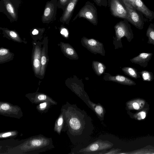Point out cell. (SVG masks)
<instances>
[{
    "label": "cell",
    "instance_id": "35",
    "mask_svg": "<svg viewBox=\"0 0 154 154\" xmlns=\"http://www.w3.org/2000/svg\"><path fill=\"white\" fill-rule=\"evenodd\" d=\"M38 31L36 29H34L32 32V34L33 35H37L38 34Z\"/></svg>",
    "mask_w": 154,
    "mask_h": 154
},
{
    "label": "cell",
    "instance_id": "18",
    "mask_svg": "<svg viewBox=\"0 0 154 154\" xmlns=\"http://www.w3.org/2000/svg\"><path fill=\"white\" fill-rule=\"evenodd\" d=\"M88 102L96 113L100 117L102 118L104 114V110L103 107L100 104H96L90 101H88Z\"/></svg>",
    "mask_w": 154,
    "mask_h": 154
},
{
    "label": "cell",
    "instance_id": "33",
    "mask_svg": "<svg viewBox=\"0 0 154 154\" xmlns=\"http://www.w3.org/2000/svg\"><path fill=\"white\" fill-rule=\"evenodd\" d=\"M47 106V103L46 102L41 103L39 105V107L41 109H43L45 108Z\"/></svg>",
    "mask_w": 154,
    "mask_h": 154
},
{
    "label": "cell",
    "instance_id": "21",
    "mask_svg": "<svg viewBox=\"0 0 154 154\" xmlns=\"http://www.w3.org/2000/svg\"><path fill=\"white\" fill-rule=\"evenodd\" d=\"M123 154H154V149L142 148L136 150L131 152L124 153Z\"/></svg>",
    "mask_w": 154,
    "mask_h": 154
},
{
    "label": "cell",
    "instance_id": "14",
    "mask_svg": "<svg viewBox=\"0 0 154 154\" xmlns=\"http://www.w3.org/2000/svg\"><path fill=\"white\" fill-rule=\"evenodd\" d=\"M41 54L40 49L36 46L35 47L34 54L33 60V65L35 73L36 74L39 73L41 69Z\"/></svg>",
    "mask_w": 154,
    "mask_h": 154
},
{
    "label": "cell",
    "instance_id": "13",
    "mask_svg": "<svg viewBox=\"0 0 154 154\" xmlns=\"http://www.w3.org/2000/svg\"><path fill=\"white\" fill-rule=\"evenodd\" d=\"M54 11V4L51 2L47 3L45 6L42 17V20L43 22H47L51 20Z\"/></svg>",
    "mask_w": 154,
    "mask_h": 154
},
{
    "label": "cell",
    "instance_id": "36",
    "mask_svg": "<svg viewBox=\"0 0 154 154\" xmlns=\"http://www.w3.org/2000/svg\"><path fill=\"white\" fill-rule=\"evenodd\" d=\"M101 0H95V1L98 3H100V2Z\"/></svg>",
    "mask_w": 154,
    "mask_h": 154
},
{
    "label": "cell",
    "instance_id": "17",
    "mask_svg": "<svg viewBox=\"0 0 154 154\" xmlns=\"http://www.w3.org/2000/svg\"><path fill=\"white\" fill-rule=\"evenodd\" d=\"M146 35L148 38L147 43L154 45V23H150Z\"/></svg>",
    "mask_w": 154,
    "mask_h": 154
},
{
    "label": "cell",
    "instance_id": "22",
    "mask_svg": "<svg viewBox=\"0 0 154 154\" xmlns=\"http://www.w3.org/2000/svg\"><path fill=\"white\" fill-rule=\"evenodd\" d=\"M79 119L77 118L72 117L69 120V125L70 127L74 130L79 129L76 124L78 127L80 128L81 127V123Z\"/></svg>",
    "mask_w": 154,
    "mask_h": 154
},
{
    "label": "cell",
    "instance_id": "5",
    "mask_svg": "<svg viewBox=\"0 0 154 154\" xmlns=\"http://www.w3.org/2000/svg\"><path fill=\"white\" fill-rule=\"evenodd\" d=\"M77 15L79 17L85 18L94 25L97 24V10L92 5H85L81 9Z\"/></svg>",
    "mask_w": 154,
    "mask_h": 154
},
{
    "label": "cell",
    "instance_id": "10",
    "mask_svg": "<svg viewBox=\"0 0 154 154\" xmlns=\"http://www.w3.org/2000/svg\"><path fill=\"white\" fill-rule=\"evenodd\" d=\"M146 101L140 98H137L127 102L126 106L129 110L139 111L142 109L145 104Z\"/></svg>",
    "mask_w": 154,
    "mask_h": 154
},
{
    "label": "cell",
    "instance_id": "1",
    "mask_svg": "<svg viewBox=\"0 0 154 154\" xmlns=\"http://www.w3.org/2000/svg\"><path fill=\"white\" fill-rule=\"evenodd\" d=\"M116 36L114 38L113 43L115 49L122 48V38H126L129 42L134 38V34L129 22L126 19L121 20L114 26Z\"/></svg>",
    "mask_w": 154,
    "mask_h": 154
},
{
    "label": "cell",
    "instance_id": "4",
    "mask_svg": "<svg viewBox=\"0 0 154 154\" xmlns=\"http://www.w3.org/2000/svg\"><path fill=\"white\" fill-rule=\"evenodd\" d=\"M125 5L128 12L127 20L137 29H142L144 24L143 15L135 8H131Z\"/></svg>",
    "mask_w": 154,
    "mask_h": 154
},
{
    "label": "cell",
    "instance_id": "12",
    "mask_svg": "<svg viewBox=\"0 0 154 154\" xmlns=\"http://www.w3.org/2000/svg\"><path fill=\"white\" fill-rule=\"evenodd\" d=\"M78 0H70L61 18L62 22H66L69 19Z\"/></svg>",
    "mask_w": 154,
    "mask_h": 154
},
{
    "label": "cell",
    "instance_id": "11",
    "mask_svg": "<svg viewBox=\"0 0 154 154\" xmlns=\"http://www.w3.org/2000/svg\"><path fill=\"white\" fill-rule=\"evenodd\" d=\"M61 47L64 54L69 59L78 60V55L75 49L68 43H61Z\"/></svg>",
    "mask_w": 154,
    "mask_h": 154
},
{
    "label": "cell",
    "instance_id": "28",
    "mask_svg": "<svg viewBox=\"0 0 154 154\" xmlns=\"http://www.w3.org/2000/svg\"><path fill=\"white\" fill-rule=\"evenodd\" d=\"M135 0H122L124 4L131 8H134L133 7V4Z\"/></svg>",
    "mask_w": 154,
    "mask_h": 154
},
{
    "label": "cell",
    "instance_id": "16",
    "mask_svg": "<svg viewBox=\"0 0 154 154\" xmlns=\"http://www.w3.org/2000/svg\"><path fill=\"white\" fill-rule=\"evenodd\" d=\"M92 67L95 73L99 76L103 74L106 68L103 63L95 61H93Z\"/></svg>",
    "mask_w": 154,
    "mask_h": 154
},
{
    "label": "cell",
    "instance_id": "27",
    "mask_svg": "<svg viewBox=\"0 0 154 154\" xmlns=\"http://www.w3.org/2000/svg\"><path fill=\"white\" fill-rule=\"evenodd\" d=\"M36 101H43L46 100L48 98L47 96L44 94H39L37 96Z\"/></svg>",
    "mask_w": 154,
    "mask_h": 154
},
{
    "label": "cell",
    "instance_id": "3",
    "mask_svg": "<svg viewBox=\"0 0 154 154\" xmlns=\"http://www.w3.org/2000/svg\"><path fill=\"white\" fill-rule=\"evenodd\" d=\"M82 45L91 52L105 56V51L102 43L93 38L83 37L81 39Z\"/></svg>",
    "mask_w": 154,
    "mask_h": 154
},
{
    "label": "cell",
    "instance_id": "20",
    "mask_svg": "<svg viewBox=\"0 0 154 154\" xmlns=\"http://www.w3.org/2000/svg\"><path fill=\"white\" fill-rule=\"evenodd\" d=\"M5 4L6 8L9 14L13 19H16V14L11 3L9 1L6 0Z\"/></svg>",
    "mask_w": 154,
    "mask_h": 154
},
{
    "label": "cell",
    "instance_id": "19",
    "mask_svg": "<svg viewBox=\"0 0 154 154\" xmlns=\"http://www.w3.org/2000/svg\"><path fill=\"white\" fill-rule=\"evenodd\" d=\"M145 81L151 82L154 79V75L152 72L146 70H143L139 72Z\"/></svg>",
    "mask_w": 154,
    "mask_h": 154
},
{
    "label": "cell",
    "instance_id": "7",
    "mask_svg": "<svg viewBox=\"0 0 154 154\" xmlns=\"http://www.w3.org/2000/svg\"><path fill=\"white\" fill-rule=\"evenodd\" d=\"M103 79L106 81H112L125 85L132 86L136 84L133 80L125 76L119 75L112 76L109 73H105Z\"/></svg>",
    "mask_w": 154,
    "mask_h": 154
},
{
    "label": "cell",
    "instance_id": "30",
    "mask_svg": "<svg viewBox=\"0 0 154 154\" xmlns=\"http://www.w3.org/2000/svg\"><path fill=\"white\" fill-rule=\"evenodd\" d=\"M121 150V149H112L110 150L108 152H105L104 154H118V152Z\"/></svg>",
    "mask_w": 154,
    "mask_h": 154
},
{
    "label": "cell",
    "instance_id": "26",
    "mask_svg": "<svg viewBox=\"0 0 154 154\" xmlns=\"http://www.w3.org/2000/svg\"><path fill=\"white\" fill-rule=\"evenodd\" d=\"M5 31L8 35L12 38H18L17 34L14 31L8 30H6Z\"/></svg>",
    "mask_w": 154,
    "mask_h": 154
},
{
    "label": "cell",
    "instance_id": "34",
    "mask_svg": "<svg viewBox=\"0 0 154 154\" xmlns=\"http://www.w3.org/2000/svg\"><path fill=\"white\" fill-rule=\"evenodd\" d=\"M70 0H59L60 3L62 5H65L68 3Z\"/></svg>",
    "mask_w": 154,
    "mask_h": 154
},
{
    "label": "cell",
    "instance_id": "24",
    "mask_svg": "<svg viewBox=\"0 0 154 154\" xmlns=\"http://www.w3.org/2000/svg\"><path fill=\"white\" fill-rule=\"evenodd\" d=\"M146 109H144L134 114L133 117L135 119L140 121L146 118Z\"/></svg>",
    "mask_w": 154,
    "mask_h": 154
},
{
    "label": "cell",
    "instance_id": "2",
    "mask_svg": "<svg viewBox=\"0 0 154 154\" xmlns=\"http://www.w3.org/2000/svg\"><path fill=\"white\" fill-rule=\"evenodd\" d=\"M113 144L108 141H103L99 140L91 143L86 147L81 149L79 152L84 154H99L100 152L106 151L111 148Z\"/></svg>",
    "mask_w": 154,
    "mask_h": 154
},
{
    "label": "cell",
    "instance_id": "9",
    "mask_svg": "<svg viewBox=\"0 0 154 154\" xmlns=\"http://www.w3.org/2000/svg\"><path fill=\"white\" fill-rule=\"evenodd\" d=\"M152 55V53H142L130 59V60L132 63L138 64L141 67H146L147 66L148 62L151 59Z\"/></svg>",
    "mask_w": 154,
    "mask_h": 154
},
{
    "label": "cell",
    "instance_id": "29",
    "mask_svg": "<svg viewBox=\"0 0 154 154\" xmlns=\"http://www.w3.org/2000/svg\"><path fill=\"white\" fill-rule=\"evenodd\" d=\"M15 132H8L2 134H0V137L1 138L6 137L10 136L12 135H14L15 134Z\"/></svg>",
    "mask_w": 154,
    "mask_h": 154
},
{
    "label": "cell",
    "instance_id": "25",
    "mask_svg": "<svg viewBox=\"0 0 154 154\" xmlns=\"http://www.w3.org/2000/svg\"><path fill=\"white\" fill-rule=\"evenodd\" d=\"M63 122V116L61 115L58 118L55 126L56 129L58 132L60 133Z\"/></svg>",
    "mask_w": 154,
    "mask_h": 154
},
{
    "label": "cell",
    "instance_id": "31",
    "mask_svg": "<svg viewBox=\"0 0 154 154\" xmlns=\"http://www.w3.org/2000/svg\"><path fill=\"white\" fill-rule=\"evenodd\" d=\"M61 34L63 35L65 37H68V32L67 30L65 28L62 29L60 32Z\"/></svg>",
    "mask_w": 154,
    "mask_h": 154
},
{
    "label": "cell",
    "instance_id": "15",
    "mask_svg": "<svg viewBox=\"0 0 154 154\" xmlns=\"http://www.w3.org/2000/svg\"><path fill=\"white\" fill-rule=\"evenodd\" d=\"M122 71L126 75L135 79L140 78V75L135 68L131 67H125L122 69Z\"/></svg>",
    "mask_w": 154,
    "mask_h": 154
},
{
    "label": "cell",
    "instance_id": "8",
    "mask_svg": "<svg viewBox=\"0 0 154 154\" xmlns=\"http://www.w3.org/2000/svg\"><path fill=\"white\" fill-rule=\"evenodd\" d=\"M133 7L141 12L149 21H152L154 18V12L150 10L142 0H135Z\"/></svg>",
    "mask_w": 154,
    "mask_h": 154
},
{
    "label": "cell",
    "instance_id": "32",
    "mask_svg": "<svg viewBox=\"0 0 154 154\" xmlns=\"http://www.w3.org/2000/svg\"><path fill=\"white\" fill-rule=\"evenodd\" d=\"M8 52V50L6 49H1L0 50V55H5Z\"/></svg>",
    "mask_w": 154,
    "mask_h": 154
},
{
    "label": "cell",
    "instance_id": "6",
    "mask_svg": "<svg viewBox=\"0 0 154 154\" xmlns=\"http://www.w3.org/2000/svg\"><path fill=\"white\" fill-rule=\"evenodd\" d=\"M110 8L114 16L124 19H127L128 12L122 0H112Z\"/></svg>",
    "mask_w": 154,
    "mask_h": 154
},
{
    "label": "cell",
    "instance_id": "23",
    "mask_svg": "<svg viewBox=\"0 0 154 154\" xmlns=\"http://www.w3.org/2000/svg\"><path fill=\"white\" fill-rule=\"evenodd\" d=\"M41 57V69L40 74L41 75H43L44 73L45 67L47 62V58L45 55V48L42 50Z\"/></svg>",
    "mask_w": 154,
    "mask_h": 154
}]
</instances>
